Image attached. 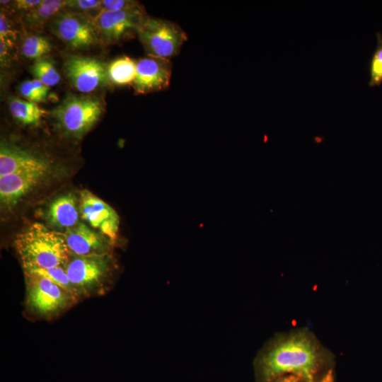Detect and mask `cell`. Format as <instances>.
<instances>
[{
  "label": "cell",
  "instance_id": "obj_24",
  "mask_svg": "<svg viewBox=\"0 0 382 382\" xmlns=\"http://www.w3.org/2000/svg\"><path fill=\"white\" fill-rule=\"evenodd\" d=\"M16 40L17 35L16 30L13 28L5 13L1 11L0 40L3 41L10 50H13L16 47Z\"/></svg>",
  "mask_w": 382,
  "mask_h": 382
},
{
  "label": "cell",
  "instance_id": "obj_25",
  "mask_svg": "<svg viewBox=\"0 0 382 382\" xmlns=\"http://www.w3.org/2000/svg\"><path fill=\"white\" fill-rule=\"evenodd\" d=\"M100 7L101 1L98 0H69L65 9L86 14L94 10L100 11Z\"/></svg>",
  "mask_w": 382,
  "mask_h": 382
},
{
  "label": "cell",
  "instance_id": "obj_5",
  "mask_svg": "<svg viewBox=\"0 0 382 382\" xmlns=\"http://www.w3.org/2000/svg\"><path fill=\"white\" fill-rule=\"evenodd\" d=\"M137 35L148 55L168 59L180 53L187 40L178 24L147 15L140 23Z\"/></svg>",
  "mask_w": 382,
  "mask_h": 382
},
{
  "label": "cell",
  "instance_id": "obj_27",
  "mask_svg": "<svg viewBox=\"0 0 382 382\" xmlns=\"http://www.w3.org/2000/svg\"><path fill=\"white\" fill-rule=\"evenodd\" d=\"M42 1V0H16L13 1L12 5L13 8L25 13L35 8Z\"/></svg>",
  "mask_w": 382,
  "mask_h": 382
},
{
  "label": "cell",
  "instance_id": "obj_13",
  "mask_svg": "<svg viewBox=\"0 0 382 382\" xmlns=\"http://www.w3.org/2000/svg\"><path fill=\"white\" fill-rule=\"evenodd\" d=\"M46 166H51L46 158L15 144L1 142L0 176Z\"/></svg>",
  "mask_w": 382,
  "mask_h": 382
},
{
  "label": "cell",
  "instance_id": "obj_28",
  "mask_svg": "<svg viewBox=\"0 0 382 382\" xmlns=\"http://www.w3.org/2000/svg\"><path fill=\"white\" fill-rule=\"evenodd\" d=\"M10 49L6 44L0 40V59L1 66H8L11 61Z\"/></svg>",
  "mask_w": 382,
  "mask_h": 382
},
{
  "label": "cell",
  "instance_id": "obj_18",
  "mask_svg": "<svg viewBox=\"0 0 382 382\" xmlns=\"http://www.w3.org/2000/svg\"><path fill=\"white\" fill-rule=\"evenodd\" d=\"M137 61L123 56L112 61L108 66L109 81L117 86L133 83L136 76Z\"/></svg>",
  "mask_w": 382,
  "mask_h": 382
},
{
  "label": "cell",
  "instance_id": "obj_9",
  "mask_svg": "<svg viewBox=\"0 0 382 382\" xmlns=\"http://www.w3.org/2000/svg\"><path fill=\"white\" fill-rule=\"evenodd\" d=\"M63 70L70 83L83 93H91L109 82L108 66L94 57L69 55Z\"/></svg>",
  "mask_w": 382,
  "mask_h": 382
},
{
  "label": "cell",
  "instance_id": "obj_22",
  "mask_svg": "<svg viewBox=\"0 0 382 382\" xmlns=\"http://www.w3.org/2000/svg\"><path fill=\"white\" fill-rule=\"evenodd\" d=\"M49 91L50 87L37 79L25 81L19 86L20 93L26 100L35 103L44 101Z\"/></svg>",
  "mask_w": 382,
  "mask_h": 382
},
{
  "label": "cell",
  "instance_id": "obj_26",
  "mask_svg": "<svg viewBox=\"0 0 382 382\" xmlns=\"http://www.w3.org/2000/svg\"><path fill=\"white\" fill-rule=\"evenodd\" d=\"M137 1L133 0H103L100 11H120L132 9L141 6Z\"/></svg>",
  "mask_w": 382,
  "mask_h": 382
},
{
  "label": "cell",
  "instance_id": "obj_30",
  "mask_svg": "<svg viewBox=\"0 0 382 382\" xmlns=\"http://www.w3.org/2000/svg\"><path fill=\"white\" fill-rule=\"evenodd\" d=\"M301 379L294 375H287L282 376L281 378H279L274 382H301Z\"/></svg>",
  "mask_w": 382,
  "mask_h": 382
},
{
  "label": "cell",
  "instance_id": "obj_15",
  "mask_svg": "<svg viewBox=\"0 0 382 382\" xmlns=\"http://www.w3.org/2000/svg\"><path fill=\"white\" fill-rule=\"evenodd\" d=\"M79 213L76 197L68 193L57 197L50 204L47 219L52 226L66 231L79 223Z\"/></svg>",
  "mask_w": 382,
  "mask_h": 382
},
{
  "label": "cell",
  "instance_id": "obj_10",
  "mask_svg": "<svg viewBox=\"0 0 382 382\" xmlns=\"http://www.w3.org/2000/svg\"><path fill=\"white\" fill-rule=\"evenodd\" d=\"M79 213L93 228L100 230L112 242L115 241L120 216L108 204L91 192L83 190L80 193Z\"/></svg>",
  "mask_w": 382,
  "mask_h": 382
},
{
  "label": "cell",
  "instance_id": "obj_17",
  "mask_svg": "<svg viewBox=\"0 0 382 382\" xmlns=\"http://www.w3.org/2000/svg\"><path fill=\"white\" fill-rule=\"evenodd\" d=\"M9 110L12 117L24 125H37L46 113L37 103L16 97L10 99Z\"/></svg>",
  "mask_w": 382,
  "mask_h": 382
},
{
  "label": "cell",
  "instance_id": "obj_16",
  "mask_svg": "<svg viewBox=\"0 0 382 382\" xmlns=\"http://www.w3.org/2000/svg\"><path fill=\"white\" fill-rule=\"evenodd\" d=\"M66 4V1L42 0L35 8L23 13L21 22L27 30L40 31L49 21L65 9Z\"/></svg>",
  "mask_w": 382,
  "mask_h": 382
},
{
  "label": "cell",
  "instance_id": "obj_19",
  "mask_svg": "<svg viewBox=\"0 0 382 382\" xmlns=\"http://www.w3.org/2000/svg\"><path fill=\"white\" fill-rule=\"evenodd\" d=\"M52 48L50 40L45 36L31 34L25 37L21 46L23 55L29 59L35 61L49 54Z\"/></svg>",
  "mask_w": 382,
  "mask_h": 382
},
{
  "label": "cell",
  "instance_id": "obj_2",
  "mask_svg": "<svg viewBox=\"0 0 382 382\" xmlns=\"http://www.w3.org/2000/svg\"><path fill=\"white\" fill-rule=\"evenodd\" d=\"M14 245L24 271L64 267L72 254L62 233L51 231L37 222L19 233Z\"/></svg>",
  "mask_w": 382,
  "mask_h": 382
},
{
  "label": "cell",
  "instance_id": "obj_29",
  "mask_svg": "<svg viewBox=\"0 0 382 382\" xmlns=\"http://www.w3.org/2000/svg\"><path fill=\"white\" fill-rule=\"evenodd\" d=\"M334 374L332 369L327 370L325 373L320 374L313 382H334Z\"/></svg>",
  "mask_w": 382,
  "mask_h": 382
},
{
  "label": "cell",
  "instance_id": "obj_4",
  "mask_svg": "<svg viewBox=\"0 0 382 382\" xmlns=\"http://www.w3.org/2000/svg\"><path fill=\"white\" fill-rule=\"evenodd\" d=\"M25 307L30 313L37 318H53L79 299L42 276L25 274Z\"/></svg>",
  "mask_w": 382,
  "mask_h": 382
},
{
  "label": "cell",
  "instance_id": "obj_14",
  "mask_svg": "<svg viewBox=\"0 0 382 382\" xmlns=\"http://www.w3.org/2000/svg\"><path fill=\"white\" fill-rule=\"evenodd\" d=\"M62 233L72 254L77 255L107 254V245L102 237L85 224L79 222Z\"/></svg>",
  "mask_w": 382,
  "mask_h": 382
},
{
  "label": "cell",
  "instance_id": "obj_23",
  "mask_svg": "<svg viewBox=\"0 0 382 382\" xmlns=\"http://www.w3.org/2000/svg\"><path fill=\"white\" fill-rule=\"evenodd\" d=\"M377 45L370 61L369 71L370 87L380 86L382 83V35L377 33Z\"/></svg>",
  "mask_w": 382,
  "mask_h": 382
},
{
  "label": "cell",
  "instance_id": "obj_7",
  "mask_svg": "<svg viewBox=\"0 0 382 382\" xmlns=\"http://www.w3.org/2000/svg\"><path fill=\"white\" fill-rule=\"evenodd\" d=\"M50 28L72 50H87L100 42L93 17L88 14L64 9L51 20Z\"/></svg>",
  "mask_w": 382,
  "mask_h": 382
},
{
  "label": "cell",
  "instance_id": "obj_12",
  "mask_svg": "<svg viewBox=\"0 0 382 382\" xmlns=\"http://www.w3.org/2000/svg\"><path fill=\"white\" fill-rule=\"evenodd\" d=\"M50 168H30L0 176L1 206L8 208L15 206L45 178Z\"/></svg>",
  "mask_w": 382,
  "mask_h": 382
},
{
  "label": "cell",
  "instance_id": "obj_21",
  "mask_svg": "<svg viewBox=\"0 0 382 382\" xmlns=\"http://www.w3.org/2000/svg\"><path fill=\"white\" fill-rule=\"evenodd\" d=\"M24 274H37L45 277L79 298L76 290L68 277L65 268L63 267L25 270Z\"/></svg>",
  "mask_w": 382,
  "mask_h": 382
},
{
  "label": "cell",
  "instance_id": "obj_6",
  "mask_svg": "<svg viewBox=\"0 0 382 382\" xmlns=\"http://www.w3.org/2000/svg\"><path fill=\"white\" fill-rule=\"evenodd\" d=\"M64 268L79 298L104 293L105 282L110 272V262L107 254H71Z\"/></svg>",
  "mask_w": 382,
  "mask_h": 382
},
{
  "label": "cell",
  "instance_id": "obj_8",
  "mask_svg": "<svg viewBox=\"0 0 382 382\" xmlns=\"http://www.w3.org/2000/svg\"><path fill=\"white\" fill-rule=\"evenodd\" d=\"M146 16L145 9L141 6L120 11H100L93 20L100 42L112 45L134 36Z\"/></svg>",
  "mask_w": 382,
  "mask_h": 382
},
{
  "label": "cell",
  "instance_id": "obj_11",
  "mask_svg": "<svg viewBox=\"0 0 382 382\" xmlns=\"http://www.w3.org/2000/svg\"><path fill=\"white\" fill-rule=\"evenodd\" d=\"M172 64L168 59L148 55L137 61L132 87L136 94L160 91L169 86Z\"/></svg>",
  "mask_w": 382,
  "mask_h": 382
},
{
  "label": "cell",
  "instance_id": "obj_1",
  "mask_svg": "<svg viewBox=\"0 0 382 382\" xmlns=\"http://www.w3.org/2000/svg\"><path fill=\"white\" fill-rule=\"evenodd\" d=\"M325 356L311 333L298 331L273 341L258 356L255 367L258 382H274L287 375L313 382L320 374Z\"/></svg>",
  "mask_w": 382,
  "mask_h": 382
},
{
  "label": "cell",
  "instance_id": "obj_3",
  "mask_svg": "<svg viewBox=\"0 0 382 382\" xmlns=\"http://www.w3.org/2000/svg\"><path fill=\"white\" fill-rule=\"evenodd\" d=\"M103 111V103L99 98L69 93L52 113L64 133L81 139L99 120Z\"/></svg>",
  "mask_w": 382,
  "mask_h": 382
},
{
  "label": "cell",
  "instance_id": "obj_20",
  "mask_svg": "<svg viewBox=\"0 0 382 382\" xmlns=\"http://www.w3.org/2000/svg\"><path fill=\"white\" fill-rule=\"evenodd\" d=\"M30 72L35 79L48 87L54 86L60 81V76L53 61L46 57L36 60L30 68Z\"/></svg>",
  "mask_w": 382,
  "mask_h": 382
}]
</instances>
